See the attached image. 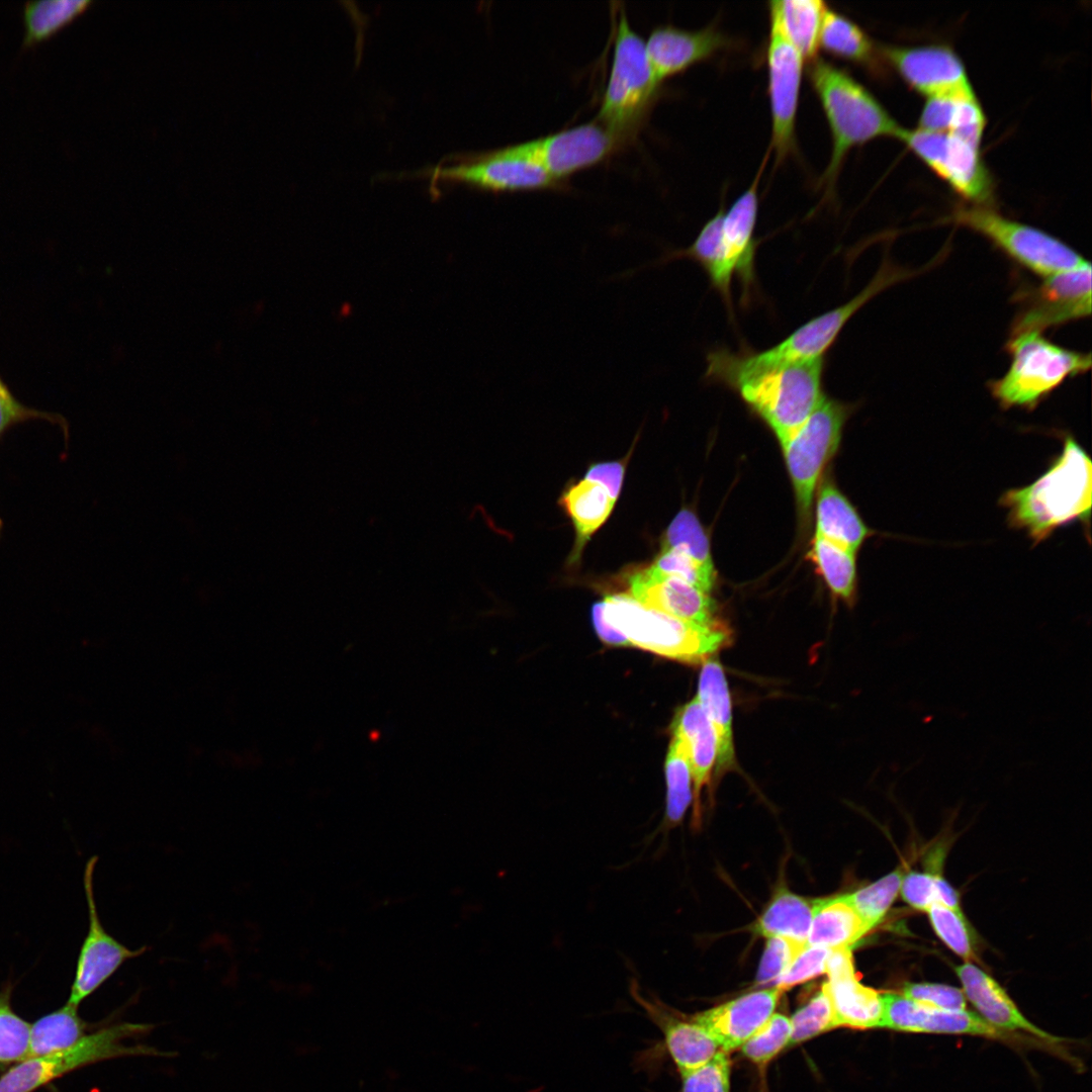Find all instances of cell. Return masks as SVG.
<instances>
[{"label": "cell", "instance_id": "bcb514c9", "mask_svg": "<svg viewBox=\"0 0 1092 1092\" xmlns=\"http://www.w3.org/2000/svg\"><path fill=\"white\" fill-rule=\"evenodd\" d=\"M792 1024L782 1013L768 1020L741 1046L742 1054L752 1063L763 1067L790 1042Z\"/></svg>", "mask_w": 1092, "mask_h": 1092}, {"label": "cell", "instance_id": "ee69618b", "mask_svg": "<svg viewBox=\"0 0 1092 1092\" xmlns=\"http://www.w3.org/2000/svg\"><path fill=\"white\" fill-rule=\"evenodd\" d=\"M926 912L933 930L947 947L966 961L976 958L971 927L961 909L936 903Z\"/></svg>", "mask_w": 1092, "mask_h": 1092}, {"label": "cell", "instance_id": "2e32d148", "mask_svg": "<svg viewBox=\"0 0 1092 1092\" xmlns=\"http://www.w3.org/2000/svg\"><path fill=\"white\" fill-rule=\"evenodd\" d=\"M804 63L799 52L769 23L766 65L771 140L768 153L775 152L778 164L796 148V117Z\"/></svg>", "mask_w": 1092, "mask_h": 1092}, {"label": "cell", "instance_id": "e0dca14e", "mask_svg": "<svg viewBox=\"0 0 1092 1092\" xmlns=\"http://www.w3.org/2000/svg\"><path fill=\"white\" fill-rule=\"evenodd\" d=\"M879 52L911 89L927 98L974 92L963 60L947 44L880 46Z\"/></svg>", "mask_w": 1092, "mask_h": 1092}, {"label": "cell", "instance_id": "e575fe53", "mask_svg": "<svg viewBox=\"0 0 1092 1092\" xmlns=\"http://www.w3.org/2000/svg\"><path fill=\"white\" fill-rule=\"evenodd\" d=\"M855 555L856 553L817 535L814 536L808 552L809 559L830 592L850 606L856 598Z\"/></svg>", "mask_w": 1092, "mask_h": 1092}, {"label": "cell", "instance_id": "277c9868", "mask_svg": "<svg viewBox=\"0 0 1092 1092\" xmlns=\"http://www.w3.org/2000/svg\"><path fill=\"white\" fill-rule=\"evenodd\" d=\"M607 622L630 645L687 663H704L727 647L731 631L723 622L701 625L645 607L628 593L603 601Z\"/></svg>", "mask_w": 1092, "mask_h": 1092}, {"label": "cell", "instance_id": "3957f363", "mask_svg": "<svg viewBox=\"0 0 1092 1092\" xmlns=\"http://www.w3.org/2000/svg\"><path fill=\"white\" fill-rule=\"evenodd\" d=\"M913 272L884 261L873 280L853 298L795 330L777 346L758 353H733L720 348L707 355L706 379L732 387L737 381L783 364L823 357L849 318L871 298Z\"/></svg>", "mask_w": 1092, "mask_h": 1092}, {"label": "cell", "instance_id": "4fadbf2b", "mask_svg": "<svg viewBox=\"0 0 1092 1092\" xmlns=\"http://www.w3.org/2000/svg\"><path fill=\"white\" fill-rule=\"evenodd\" d=\"M1020 307L1010 337L1025 333H1042L1091 314V266L1044 277L1036 286L1019 292Z\"/></svg>", "mask_w": 1092, "mask_h": 1092}, {"label": "cell", "instance_id": "d590c367", "mask_svg": "<svg viewBox=\"0 0 1092 1092\" xmlns=\"http://www.w3.org/2000/svg\"><path fill=\"white\" fill-rule=\"evenodd\" d=\"M87 0H42L24 4L22 46L33 47L63 30L90 5Z\"/></svg>", "mask_w": 1092, "mask_h": 1092}, {"label": "cell", "instance_id": "30bf717a", "mask_svg": "<svg viewBox=\"0 0 1092 1092\" xmlns=\"http://www.w3.org/2000/svg\"><path fill=\"white\" fill-rule=\"evenodd\" d=\"M850 406L825 396L810 417L780 443L800 516L810 515L818 480L836 452Z\"/></svg>", "mask_w": 1092, "mask_h": 1092}, {"label": "cell", "instance_id": "d4e9b609", "mask_svg": "<svg viewBox=\"0 0 1092 1092\" xmlns=\"http://www.w3.org/2000/svg\"><path fill=\"white\" fill-rule=\"evenodd\" d=\"M705 710L717 738L715 778L737 768L735 756L732 704L726 675L717 657L706 660L699 676L696 696Z\"/></svg>", "mask_w": 1092, "mask_h": 1092}, {"label": "cell", "instance_id": "cb8c5ba5", "mask_svg": "<svg viewBox=\"0 0 1092 1092\" xmlns=\"http://www.w3.org/2000/svg\"><path fill=\"white\" fill-rule=\"evenodd\" d=\"M632 990L635 1000L662 1031L665 1046L680 1075L702 1067L717 1054L718 1044L691 1018L675 1017L658 1002Z\"/></svg>", "mask_w": 1092, "mask_h": 1092}, {"label": "cell", "instance_id": "52a82bcc", "mask_svg": "<svg viewBox=\"0 0 1092 1092\" xmlns=\"http://www.w3.org/2000/svg\"><path fill=\"white\" fill-rule=\"evenodd\" d=\"M824 357L767 368L736 382L744 402L782 443L826 396L822 388Z\"/></svg>", "mask_w": 1092, "mask_h": 1092}, {"label": "cell", "instance_id": "74e56055", "mask_svg": "<svg viewBox=\"0 0 1092 1092\" xmlns=\"http://www.w3.org/2000/svg\"><path fill=\"white\" fill-rule=\"evenodd\" d=\"M666 807L665 817L670 825L681 821L692 801V771L686 739L672 732L665 759Z\"/></svg>", "mask_w": 1092, "mask_h": 1092}, {"label": "cell", "instance_id": "f6af8a7d", "mask_svg": "<svg viewBox=\"0 0 1092 1092\" xmlns=\"http://www.w3.org/2000/svg\"><path fill=\"white\" fill-rule=\"evenodd\" d=\"M790 1020L792 1035L789 1044L791 1045L837 1027L833 1006L825 984L807 1004L795 1012Z\"/></svg>", "mask_w": 1092, "mask_h": 1092}, {"label": "cell", "instance_id": "ab89813d", "mask_svg": "<svg viewBox=\"0 0 1092 1092\" xmlns=\"http://www.w3.org/2000/svg\"><path fill=\"white\" fill-rule=\"evenodd\" d=\"M903 873L896 869L880 880L853 893L845 894L868 928L871 930L886 915L895 901L902 883Z\"/></svg>", "mask_w": 1092, "mask_h": 1092}, {"label": "cell", "instance_id": "681fc988", "mask_svg": "<svg viewBox=\"0 0 1092 1092\" xmlns=\"http://www.w3.org/2000/svg\"><path fill=\"white\" fill-rule=\"evenodd\" d=\"M807 945L784 937H768L757 971L756 984L777 982Z\"/></svg>", "mask_w": 1092, "mask_h": 1092}, {"label": "cell", "instance_id": "7402d4cb", "mask_svg": "<svg viewBox=\"0 0 1092 1092\" xmlns=\"http://www.w3.org/2000/svg\"><path fill=\"white\" fill-rule=\"evenodd\" d=\"M638 603L684 621L711 625L720 622L711 594L676 578H654L642 570L629 579V593Z\"/></svg>", "mask_w": 1092, "mask_h": 1092}, {"label": "cell", "instance_id": "7bdbcfd3", "mask_svg": "<svg viewBox=\"0 0 1092 1092\" xmlns=\"http://www.w3.org/2000/svg\"><path fill=\"white\" fill-rule=\"evenodd\" d=\"M642 571L654 578H676L709 594L716 579L715 572L707 570L688 555L672 549H662L653 563Z\"/></svg>", "mask_w": 1092, "mask_h": 1092}, {"label": "cell", "instance_id": "60d3db41", "mask_svg": "<svg viewBox=\"0 0 1092 1092\" xmlns=\"http://www.w3.org/2000/svg\"><path fill=\"white\" fill-rule=\"evenodd\" d=\"M11 991L7 983L0 992V1067L23 1061L29 1052L30 1024L12 1009Z\"/></svg>", "mask_w": 1092, "mask_h": 1092}, {"label": "cell", "instance_id": "d6986e66", "mask_svg": "<svg viewBox=\"0 0 1092 1092\" xmlns=\"http://www.w3.org/2000/svg\"><path fill=\"white\" fill-rule=\"evenodd\" d=\"M732 40L714 25L686 30L670 24L654 27L645 42L646 55L656 85L705 61Z\"/></svg>", "mask_w": 1092, "mask_h": 1092}, {"label": "cell", "instance_id": "f1b7e54d", "mask_svg": "<svg viewBox=\"0 0 1092 1092\" xmlns=\"http://www.w3.org/2000/svg\"><path fill=\"white\" fill-rule=\"evenodd\" d=\"M870 929L850 905L845 894L813 900V917L807 939L810 946L828 949L850 948Z\"/></svg>", "mask_w": 1092, "mask_h": 1092}, {"label": "cell", "instance_id": "1f68e13d", "mask_svg": "<svg viewBox=\"0 0 1092 1092\" xmlns=\"http://www.w3.org/2000/svg\"><path fill=\"white\" fill-rule=\"evenodd\" d=\"M824 984L833 1006L837 1027H879L882 1016L881 993L861 985L856 974L829 979Z\"/></svg>", "mask_w": 1092, "mask_h": 1092}, {"label": "cell", "instance_id": "603a6c76", "mask_svg": "<svg viewBox=\"0 0 1092 1092\" xmlns=\"http://www.w3.org/2000/svg\"><path fill=\"white\" fill-rule=\"evenodd\" d=\"M963 992L980 1016L989 1024L1006 1032L1022 1030L1049 1042L1060 1041L1031 1023L1017 1008L1005 990L983 970L967 962L954 969Z\"/></svg>", "mask_w": 1092, "mask_h": 1092}, {"label": "cell", "instance_id": "b9f144b4", "mask_svg": "<svg viewBox=\"0 0 1092 1092\" xmlns=\"http://www.w3.org/2000/svg\"><path fill=\"white\" fill-rule=\"evenodd\" d=\"M900 892L903 900L917 910L927 911L936 903L961 909L958 892L936 874L910 872L903 876Z\"/></svg>", "mask_w": 1092, "mask_h": 1092}, {"label": "cell", "instance_id": "8992f818", "mask_svg": "<svg viewBox=\"0 0 1092 1092\" xmlns=\"http://www.w3.org/2000/svg\"><path fill=\"white\" fill-rule=\"evenodd\" d=\"M614 40L610 75L596 120L622 146L637 136L659 87L645 41L631 26L624 7L619 10Z\"/></svg>", "mask_w": 1092, "mask_h": 1092}, {"label": "cell", "instance_id": "c3c4849f", "mask_svg": "<svg viewBox=\"0 0 1092 1092\" xmlns=\"http://www.w3.org/2000/svg\"><path fill=\"white\" fill-rule=\"evenodd\" d=\"M680 1092H729L730 1060L727 1053L717 1054L702 1067L681 1075Z\"/></svg>", "mask_w": 1092, "mask_h": 1092}, {"label": "cell", "instance_id": "f5cc1de1", "mask_svg": "<svg viewBox=\"0 0 1092 1092\" xmlns=\"http://www.w3.org/2000/svg\"><path fill=\"white\" fill-rule=\"evenodd\" d=\"M971 93L927 98L919 117L918 129L928 132H948L953 121L958 98Z\"/></svg>", "mask_w": 1092, "mask_h": 1092}, {"label": "cell", "instance_id": "9a60e30c", "mask_svg": "<svg viewBox=\"0 0 1092 1092\" xmlns=\"http://www.w3.org/2000/svg\"><path fill=\"white\" fill-rule=\"evenodd\" d=\"M98 856H91L83 872V888L88 908V931L77 959L74 980L67 1000L79 1007L80 1003L99 989L128 960L135 959L149 949L144 945L130 949L110 935L98 915L94 895L93 876Z\"/></svg>", "mask_w": 1092, "mask_h": 1092}, {"label": "cell", "instance_id": "ac0fdd59", "mask_svg": "<svg viewBox=\"0 0 1092 1092\" xmlns=\"http://www.w3.org/2000/svg\"><path fill=\"white\" fill-rule=\"evenodd\" d=\"M882 1016L879 1028L906 1032L972 1034L990 1038H1012L980 1015L964 1010H946L918 1003L902 993H881Z\"/></svg>", "mask_w": 1092, "mask_h": 1092}, {"label": "cell", "instance_id": "44dd1931", "mask_svg": "<svg viewBox=\"0 0 1092 1092\" xmlns=\"http://www.w3.org/2000/svg\"><path fill=\"white\" fill-rule=\"evenodd\" d=\"M765 155L749 187L724 211L721 230L723 269L731 282L737 274L745 294L754 283V255L757 241L754 230L758 213V185L766 159Z\"/></svg>", "mask_w": 1092, "mask_h": 1092}, {"label": "cell", "instance_id": "9f6ffc18", "mask_svg": "<svg viewBox=\"0 0 1092 1092\" xmlns=\"http://www.w3.org/2000/svg\"><path fill=\"white\" fill-rule=\"evenodd\" d=\"M825 973L828 975V979H834L855 974L851 949H830L825 963Z\"/></svg>", "mask_w": 1092, "mask_h": 1092}, {"label": "cell", "instance_id": "7c38bea8", "mask_svg": "<svg viewBox=\"0 0 1092 1092\" xmlns=\"http://www.w3.org/2000/svg\"><path fill=\"white\" fill-rule=\"evenodd\" d=\"M957 194L973 205L989 206L994 186L980 146L949 132L903 127L898 139Z\"/></svg>", "mask_w": 1092, "mask_h": 1092}, {"label": "cell", "instance_id": "11a10c76", "mask_svg": "<svg viewBox=\"0 0 1092 1092\" xmlns=\"http://www.w3.org/2000/svg\"><path fill=\"white\" fill-rule=\"evenodd\" d=\"M592 619L595 630L602 641L615 646L630 645L626 637L611 626L605 619L603 602H598L593 605Z\"/></svg>", "mask_w": 1092, "mask_h": 1092}, {"label": "cell", "instance_id": "4dcf8cb0", "mask_svg": "<svg viewBox=\"0 0 1092 1092\" xmlns=\"http://www.w3.org/2000/svg\"><path fill=\"white\" fill-rule=\"evenodd\" d=\"M826 7L820 0L770 1L769 23H772L804 61L809 63L818 56L819 35Z\"/></svg>", "mask_w": 1092, "mask_h": 1092}, {"label": "cell", "instance_id": "f546056e", "mask_svg": "<svg viewBox=\"0 0 1092 1092\" xmlns=\"http://www.w3.org/2000/svg\"><path fill=\"white\" fill-rule=\"evenodd\" d=\"M819 48L837 58L867 69L874 75L883 74L879 47L854 21L826 7L823 15Z\"/></svg>", "mask_w": 1092, "mask_h": 1092}, {"label": "cell", "instance_id": "5b68a950", "mask_svg": "<svg viewBox=\"0 0 1092 1092\" xmlns=\"http://www.w3.org/2000/svg\"><path fill=\"white\" fill-rule=\"evenodd\" d=\"M1010 365L1005 374L989 382L992 396L1002 408L1033 411L1066 380L1087 372L1091 354L1059 346L1040 333L1010 337L1006 344Z\"/></svg>", "mask_w": 1092, "mask_h": 1092}, {"label": "cell", "instance_id": "816d5d0a", "mask_svg": "<svg viewBox=\"0 0 1092 1092\" xmlns=\"http://www.w3.org/2000/svg\"><path fill=\"white\" fill-rule=\"evenodd\" d=\"M829 951L828 948L807 945L779 978L776 986L786 991L824 974Z\"/></svg>", "mask_w": 1092, "mask_h": 1092}, {"label": "cell", "instance_id": "836d02e7", "mask_svg": "<svg viewBox=\"0 0 1092 1092\" xmlns=\"http://www.w3.org/2000/svg\"><path fill=\"white\" fill-rule=\"evenodd\" d=\"M723 215L724 207L722 205L717 213L703 225L691 246L686 249L668 251L654 264L658 265L679 258L696 261L708 275L711 285L719 292L729 309H731V282L726 278L723 270L721 251Z\"/></svg>", "mask_w": 1092, "mask_h": 1092}, {"label": "cell", "instance_id": "6f0895ef", "mask_svg": "<svg viewBox=\"0 0 1092 1092\" xmlns=\"http://www.w3.org/2000/svg\"><path fill=\"white\" fill-rule=\"evenodd\" d=\"M2 529H3V523H2V520L0 518V538H1V534H2Z\"/></svg>", "mask_w": 1092, "mask_h": 1092}, {"label": "cell", "instance_id": "9c48e42d", "mask_svg": "<svg viewBox=\"0 0 1092 1092\" xmlns=\"http://www.w3.org/2000/svg\"><path fill=\"white\" fill-rule=\"evenodd\" d=\"M951 219L985 237L1014 262L1043 278L1088 263L1060 239L1005 217L989 206H959Z\"/></svg>", "mask_w": 1092, "mask_h": 1092}, {"label": "cell", "instance_id": "7a4b0ae2", "mask_svg": "<svg viewBox=\"0 0 1092 1092\" xmlns=\"http://www.w3.org/2000/svg\"><path fill=\"white\" fill-rule=\"evenodd\" d=\"M808 73L831 133V156L820 183L832 190L851 149L883 136L898 140L903 127L846 70L817 56Z\"/></svg>", "mask_w": 1092, "mask_h": 1092}, {"label": "cell", "instance_id": "484cf974", "mask_svg": "<svg viewBox=\"0 0 1092 1092\" xmlns=\"http://www.w3.org/2000/svg\"><path fill=\"white\" fill-rule=\"evenodd\" d=\"M671 731L680 734L688 743L695 795L694 819L697 821L701 791L710 783L717 758L716 734L697 697L678 709Z\"/></svg>", "mask_w": 1092, "mask_h": 1092}, {"label": "cell", "instance_id": "db71d44e", "mask_svg": "<svg viewBox=\"0 0 1092 1092\" xmlns=\"http://www.w3.org/2000/svg\"><path fill=\"white\" fill-rule=\"evenodd\" d=\"M626 460L600 462L590 465L584 479L601 484L616 504L623 486Z\"/></svg>", "mask_w": 1092, "mask_h": 1092}, {"label": "cell", "instance_id": "8d00e7d4", "mask_svg": "<svg viewBox=\"0 0 1092 1092\" xmlns=\"http://www.w3.org/2000/svg\"><path fill=\"white\" fill-rule=\"evenodd\" d=\"M87 1026V1022L78 1014V1007L66 1003L30 1025L27 1058L43 1056L73 1045L85 1035Z\"/></svg>", "mask_w": 1092, "mask_h": 1092}, {"label": "cell", "instance_id": "f35d334b", "mask_svg": "<svg viewBox=\"0 0 1092 1092\" xmlns=\"http://www.w3.org/2000/svg\"><path fill=\"white\" fill-rule=\"evenodd\" d=\"M662 549L679 551L715 572L708 535L697 515L689 509H681L666 528Z\"/></svg>", "mask_w": 1092, "mask_h": 1092}, {"label": "cell", "instance_id": "6da1fadb", "mask_svg": "<svg viewBox=\"0 0 1092 1092\" xmlns=\"http://www.w3.org/2000/svg\"><path fill=\"white\" fill-rule=\"evenodd\" d=\"M999 504L1011 528L1024 531L1036 545L1057 529L1079 522L1090 528L1092 464L1082 446L1066 436L1063 449L1032 483L1005 491Z\"/></svg>", "mask_w": 1092, "mask_h": 1092}, {"label": "cell", "instance_id": "83f0119b", "mask_svg": "<svg viewBox=\"0 0 1092 1092\" xmlns=\"http://www.w3.org/2000/svg\"><path fill=\"white\" fill-rule=\"evenodd\" d=\"M872 533L850 502L823 480L817 493L815 535L856 553Z\"/></svg>", "mask_w": 1092, "mask_h": 1092}, {"label": "cell", "instance_id": "f907efd6", "mask_svg": "<svg viewBox=\"0 0 1092 1092\" xmlns=\"http://www.w3.org/2000/svg\"><path fill=\"white\" fill-rule=\"evenodd\" d=\"M902 994L918 1003L946 1009L964 1010L967 999L962 989L936 983H906Z\"/></svg>", "mask_w": 1092, "mask_h": 1092}, {"label": "cell", "instance_id": "ba28073f", "mask_svg": "<svg viewBox=\"0 0 1092 1092\" xmlns=\"http://www.w3.org/2000/svg\"><path fill=\"white\" fill-rule=\"evenodd\" d=\"M153 1024L120 1022L85 1034L73 1045L39 1057L26 1058L0 1076V1092H33L75 1070L124 1057H173L151 1045H126L124 1040L145 1036Z\"/></svg>", "mask_w": 1092, "mask_h": 1092}, {"label": "cell", "instance_id": "d6a6232c", "mask_svg": "<svg viewBox=\"0 0 1092 1092\" xmlns=\"http://www.w3.org/2000/svg\"><path fill=\"white\" fill-rule=\"evenodd\" d=\"M812 917L813 900L782 889L777 892L753 929L766 938L784 937L807 943Z\"/></svg>", "mask_w": 1092, "mask_h": 1092}, {"label": "cell", "instance_id": "4316f807", "mask_svg": "<svg viewBox=\"0 0 1092 1092\" xmlns=\"http://www.w3.org/2000/svg\"><path fill=\"white\" fill-rule=\"evenodd\" d=\"M559 505L574 529V544L567 559L568 566H572L580 561L586 543L607 522L615 503L601 484L583 478L563 491Z\"/></svg>", "mask_w": 1092, "mask_h": 1092}, {"label": "cell", "instance_id": "8fae6325", "mask_svg": "<svg viewBox=\"0 0 1092 1092\" xmlns=\"http://www.w3.org/2000/svg\"><path fill=\"white\" fill-rule=\"evenodd\" d=\"M444 161H454V164L440 163L415 171L381 176H420L430 179L432 185L440 182L464 183L495 192L548 189L560 184L538 165L509 156L500 149L450 155L444 158Z\"/></svg>", "mask_w": 1092, "mask_h": 1092}, {"label": "cell", "instance_id": "ffe728a7", "mask_svg": "<svg viewBox=\"0 0 1092 1092\" xmlns=\"http://www.w3.org/2000/svg\"><path fill=\"white\" fill-rule=\"evenodd\" d=\"M785 991L775 986L742 995L691 1019L728 1053L741 1048L775 1013Z\"/></svg>", "mask_w": 1092, "mask_h": 1092}, {"label": "cell", "instance_id": "5bb4252c", "mask_svg": "<svg viewBox=\"0 0 1092 1092\" xmlns=\"http://www.w3.org/2000/svg\"><path fill=\"white\" fill-rule=\"evenodd\" d=\"M619 146L616 139L595 120L500 150L538 165L560 182L605 160Z\"/></svg>", "mask_w": 1092, "mask_h": 1092}, {"label": "cell", "instance_id": "7dc6e473", "mask_svg": "<svg viewBox=\"0 0 1092 1092\" xmlns=\"http://www.w3.org/2000/svg\"><path fill=\"white\" fill-rule=\"evenodd\" d=\"M30 420H43L58 425L65 438L69 437L68 423L61 415L29 407L20 402L0 377V439L12 427Z\"/></svg>", "mask_w": 1092, "mask_h": 1092}]
</instances>
